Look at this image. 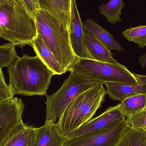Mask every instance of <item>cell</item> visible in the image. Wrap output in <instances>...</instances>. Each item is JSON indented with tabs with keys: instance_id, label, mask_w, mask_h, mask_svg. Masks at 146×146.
Wrapping results in <instances>:
<instances>
[{
	"instance_id": "27",
	"label": "cell",
	"mask_w": 146,
	"mask_h": 146,
	"mask_svg": "<svg viewBox=\"0 0 146 146\" xmlns=\"http://www.w3.org/2000/svg\"><path fill=\"white\" fill-rule=\"evenodd\" d=\"M139 62L141 67L143 68L146 67V54H143L141 56H140L139 59Z\"/></svg>"
},
{
	"instance_id": "25",
	"label": "cell",
	"mask_w": 146,
	"mask_h": 146,
	"mask_svg": "<svg viewBox=\"0 0 146 146\" xmlns=\"http://www.w3.org/2000/svg\"><path fill=\"white\" fill-rule=\"evenodd\" d=\"M27 9L35 19L36 13L40 8L37 0H22Z\"/></svg>"
},
{
	"instance_id": "17",
	"label": "cell",
	"mask_w": 146,
	"mask_h": 146,
	"mask_svg": "<svg viewBox=\"0 0 146 146\" xmlns=\"http://www.w3.org/2000/svg\"><path fill=\"white\" fill-rule=\"evenodd\" d=\"M115 146H146V132L127 126Z\"/></svg>"
},
{
	"instance_id": "16",
	"label": "cell",
	"mask_w": 146,
	"mask_h": 146,
	"mask_svg": "<svg viewBox=\"0 0 146 146\" xmlns=\"http://www.w3.org/2000/svg\"><path fill=\"white\" fill-rule=\"evenodd\" d=\"M31 46L33 48L36 56L54 72V75L64 74L60 65L44 44L40 36L37 35L33 41Z\"/></svg>"
},
{
	"instance_id": "6",
	"label": "cell",
	"mask_w": 146,
	"mask_h": 146,
	"mask_svg": "<svg viewBox=\"0 0 146 146\" xmlns=\"http://www.w3.org/2000/svg\"><path fill=\"white\" fill-rule=\"evenodd\" d=\"M68 71L91 79L105 82H118L127 85L139 84L135 74L125 66L80 58Z\"/></svg>"
},
{
	"instance_id": "14",
	"label": "cell",
	"mask_w": 146,
	"mask_h": 146,
	"mask_svg": "<svg viewBox=\"0 0 146 146\" xmlns=\"http://www.w3.org/2000/svg\"><path fill=\"white\" fill-rule=\"evenodd\" d=\"M106 87V94L114 101L122 102L128 97L138 93L146 92V85H131L118 82H107L104 83Z\"/></svg>"
},
{
	"instance_id": "9",
	"label": "cell",
	"mask_w": 146,
	"mask_h": 146,
	"mask_svg": "<svg viewBox=\"0 0 146 146\" xmlns=\"http://www.w3.org/2000/svg\"><path fill=\"white\" fill-rule=\"evenodd\" d=\"M127 126L126 121L106 130L67 139L64 146H115Z\"/></svg>"
},
{
	"instance_id": "20",
	"label": "cell",
	"mask_w": 146,
	"mask_h": 146,
	"mask_svg": "<svg viewBox=\"0 0 146 146\" xmlns=\"http://www.w3.org/2000/svg\"><path fill=\"white\" fill-rule=\"evenodd\" d=\"M36 128L25 126L16 132L3 146H34Z\"/></svg>"
},
{
	"instance_id": "2",
	"label": "cell",
	"mask_w": 146,
	"mask_h": 146,
	"mask_svg": "<svg viewBox=\"0 0 146 146\" xmlns=\"http://www.w3.org/2000/svg\"><path fill=\"white\" fill-rule=\"evenodd\" d=\"M37 36L35 18L22 0H0V37L15 46H31Z\"/></svg>"
},
{
	"instance_id": "23",
	"label": "cell",
	"mask_w": 146,
	"mask_h": 146,
	"mask_svg": "<svg viewBox=\"0 0 146 146\" xmlns=\"http://www.w3.org/2000/svg\"><path fill=\"white\" fill-rule=\"evenodd\" d=\"M126 121L128 127L146 132V106L142 110L127 116Z\"/></svg>"
},
{
	"instance_id": "18",
	"label": "cell",
	"mask_w": 146,
	"mask_h": 146,
	"mask_svg": "<svg viewBox=\"0 0 146 146\" xmlns=\"http://www.w3.org/2000/svg\"><path fill=\"white\" fill-rule=\"evenodd\" d=\"M119 104L120 110L126 117L135 113L146 106V92L131 95Z\"/></svg>"
},
{
	"instance_id": "3",
	"label": "cell",
	"mask_w": 146,
	"mask_h": 146,
	"mask_svg": "<svg viewBox=\"0 0 146 146\" xmlns=\"http://www.w3.org/2000/svg\"><path fill=\"white\" fill-rule=\"evenodd\" d=\"M35 22L37 35L41 37L65 74L80 59L72 48L70 28L47 11L41 9L36 13Z\"/></svg>"
},
{
	"instance_id": "5",
	"label": "cell",
	"mask_w": 146,
	"mask_h": 146,
	"mask_svg": "<svg viewBox=\"0 0 146 146\" xmlns=\"http://www.w3.org/2000/svg\"><path fill=\"white\" fill-rule=\"evenodd\" d=\"M65 80L60 88L52 95L46 96V121L55 123L69 104L78 95L104 82L74 72Z\"/></svg>"
},
{
	"instance_id": "22",
	"label": "cell",
	"mask_w": 146,
	"mask_h": 146,
	"mask_svg": "<svg viewBox=\"0 0 146 146\" xmlns=\"http://www.w3.org/2000/svg\"><path fill=\"white\" fill-rule=\"evenodd\" d=\"M122 36L128 41L138 44L139 48L146 47V25L128 28L123 32Z\"/></svg>"
},
{
	"instance_id": "11",
	"label": "cell",
	"mask_w": 146,
	"mask_h": 146,
	"mask_svg": "<svg viewBox=\"0 0 146 146\" xmlns=\"http://www.w3.org/2000/svg\"><path fill=\"white\" fill-rule=\"evenodd\" d=\"M83 45L87 59L111 64H120L112 57L111 50L86 31L83 35Z\"/></svg>"
},
{
	"instance_id": "19",
	"label": "cell",
	"mask_w": 146,
	"mask_h": 146,
	"mask_svg": "<svg viewBox=\"0 0 146 146\" xmlns=\"http://www.w3.org/2000/svg\"><path fill=\"white\" fill-rule=\"evenodd\" d=\"M125 6L123 0H110L106 4H102L99 9L100 14L106 18L108 22L115 24L121 21V11Z\"/></svg>"
},
{
	"instance_id": "4",
	"label": "cell",
	"mask_w": 146,
	"mask_h": 146,
	"mask_svg": "<svg viewBox=\"0 0 146 146\" xmlns=\"http://www.w3.org/2000/svg\"><path fill=\"white\" fill-rule=\"evenodd\" d=\"M104 85L98 84L83 92L66 108L57 123L64 135L68 136L92 118L105 100Z\"/></svg>"
},
{
	"instance_id": "24",
	"label": "cell",
	"mask_w": 146,
	"mask_h": 146,
	"mask_svg": "<svg viewBox=\"0 0 146 146\" xmlns=\"http://www.w3.org/2000/svg\"><path fill=\"white\" fill-rule=\"evenodd\" d=\"M14 96L10 87L5 82L2 69H0V104L14 98Z\"/></svg>"
},
{
	"instance_id": "26",
	"label": "cell",
	"mask_w": 146,
	"mask_h": 146,
	"mask_svg": "<svg viewBox=\"0 0 146 146\" xmlns=\"http://www.w3.org/2000/svg\"><path fill=\"white\" fill-rule=\"evenodd\" d=\"M135 76L139 84L146 85V75L135 74Z\"/></svg>"
},
{
	"instance_id": "21",
	"label": "cell",
	"mask_w": 146,
	"mask_h": 146,
	"mask_svg": "<svg viewBox=\"0 0 146 146\" xmlns=\"http://www.w3.org/2000/svg\"><path fill=\"white\" fill-rule=\"evenodd\" d=\"M15 46L10 42L0 45V69L9 68L19 58Z\"/></svg>"
},
{
	"instance_id": "10",
	"label": "cell",
	"mask_w": 146,
	"mask_h": 146,
	"mask_svg": "<svg viewBox=\"0 0 146 146\" xmlns=\"http://www.w3.org/2000/svg\"><path fill=\"white\" fill-rule=\"evenodd\" d=\"M67 139L57 123L45 121L43 126L36 128L34 146H64Z\"/></svg>"
},
{
	"instance_id": "8",
	"label": "cell",
	"mask_w": 146,
	"mask_h": 146,
	"mask_svg": "<svg viewBox=\"0 0 146 146\" xmlns=\"http://www.w3.org/2000/svg\"><path fill=\"white\" fill-rule=\"evenodd\" d=\"M126 119L119 104L111 106L100 115L91 119L68 135L67 139H74L106 130L125 121Z\"/></svg>"
},
{
	"instance_id": "12",
	"label": "cell",
	"mask_w": 146,
	"mask_h": 146,
	"mask_svg": "<svg viewBox=\"0 0 146 146\" xmlns=\"http://www.w3.org/2000/svg\"><path fill=\"white\" fill-rule=\"evenodd\" d=\"M85 30L76 4V0H73L70 25L71 44L76 55L81 59H86L83 45V35Z\"/></svg>"
},
{
	"instance_id": "7",
	"label": "cell",
	"mask_w": 146,
	"mask_h": 146,
	"mask_svg": "<svg viewBox=\"0 0 146 146\" xmlns=\"http://www.w3.org/2000/svg\"><path fill=\"white\" fill-rule=\"evenodd\" d=\"M24 108L22 99L15 97L0 104V146L25 126L22 120Z\"/></svg>"
},
{
	"instance_id": "15",
	"label": "cell",
	"mask_w": 146,
	"mask_h": 146,
	"mask_svg": "<svg viewBox=\"0 0 146 146\" xmlns=\"http://www.w3.org/2000/svg\"><path fill=\"white\" fill-rule=\"evenodd\" d=\"M83 27L85 31L93 35L109 50L124 51L120 44L115 40L110 33L94 20L87 19L83 24Z\"/></svg>"
},
{
	"instance_id": "1",
	"label": "cell",
	"mask_w": 146,
	"mask_h": 146,
	"mask_svg": "<svg viewBox=\"0 0 146 146\" xmlns=\"http://www.w3.org/2000/svg\"><path fill=\"white\" fill-rule=\"evenodd\" d=\"M9 86L14 95L44 96L54 72L36 55H24L8 68Z\"/></svg>"
},
{
	"instance_id": "13",
	"label": "cell",
	"mask_w": 146,
	"mask_h": 146,
	"mask_svg": "<svg viewBox=\"0 0 146 146\" xmlns=\"http://www.w3.org/2000/svg\"><path fill=\"white\" fill-rule=\"evenodd\" d=\"M41 9L47 11L70 28L73 0H37Z\"/></svg>"
}]
</instances>
